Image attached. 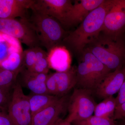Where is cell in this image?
I'll list each match as a JSON object with an SVG mask.
<instances>
[{
    "label": "cell",
    "mask_w": 125,
    "mask_h": 125,
    "mask_svg": "<svg viewBox=\"0 0 125 125\" xmlns=\"http://www.w3.org/2000/svg\"><path fill=\"white\" fill-rule=\"evenodd\" d=\"M114 1L105 0L87 16L74 31L65 37L63 42L74 51L82 54L100 35L105 16Z\"/></svg>",
    "instance_id": "cell-1"
},
{
    "label": "cell",
    "mask_w": 125,
    "mask_h": 125,
    "mask_svg": "<svg viewBox=\"0 0 125 125\" xmlns=\"http://www.w3.org/2000/svg\"><path fill=\"white\" fill-rule=\"evenodd\" d=\"M99 36L87 49L110 70L124 65L125 44L122 38L114 39L105 34Z\"/></svg>",
    "instance_id": "cell-2"
},
{
    "label": "cell",
    "mask_w": 125,
    "mask_h": 125,
    "mask_svg": "<svg viewBox=\"0 0 125 125\" xmlns=\"http://www.w3.org/2000/svg\"><path fill=\"white\" fill-rule=\"evenodd\" d=\"M82 54L76 68V85L80 88L96 90L111 72L87 49Z\"/></svg>",
    "instance_id": "cell-3"
},
{
    "label": "cell",
    "mask_w": 125,
    "mask_h": 125,
    "mask_svg": "<svg viewBox=\"0 0 125 125\" xmlns=\"http://www.w3.org/2000/svg\"><path fill=\"white\" fill-rule=\"evenodd\" d=\"M28 20L36 31L41 44L48 51L57 46L65 38V31L55 19L32 11Z\"/></svg>",
    "instance_id": "cell-4"
},
{
    "label": "cell",
    "mask_w": 125,
    "mask_h": 125,
    "mask_svg": "<svg viewBox=\"0 0 125 125\" xmlns=\"http://www.w3.org/2000/svg\"><path fill=\"white\" fill-rule=\"evenodd\" d=\"M28 19H0V32L16 39L29 48L38 47V37Z\"/></svg>",
    "instance_id": "cell-5"
},
{
    "label": "cell",
    "mask_w": 125,
    "mask_h": 125,
    "mask_svg": "<svg viewBox=\"0 0 125 125\" xmlns=\"http://www.w3.org/2000/svg\"><path fill=\"white\" fill-rule=\"evenodd\" d=\"M91 91L80 88L74 90L67 106L69 115L66 118L70 123L93 115L97 104L92 97Z\"/></svg>",
    "instance_id": "cell-6"
},
{
    "label": "cell",
    "mask_w": 125,
    "mask_h": 125,
    "mask_svg": "<svg viewBox=\"0 0 125 125\" xmlns=\"http://www.w3.org/2000/svg\"><path fill=\"white\" fill-rule=\"evenodd\" d=\"M7 113L14 125H31L32 116L28 96L24 93L18 81L13 87Z\"/></svg>",
    "instance_id": "cell-7"
},
{
    "label": "cell",
    "mask_w": 125,
    "mask_h": 125,
    "mask_svg": "<svg viewBox=\"0 0 125 125\" xmlns=\"http://www.w3.org/2000/svg\"><path fill=\"white\" fill-rule=\"evenodd\" d=\"M125 28V0H114L105 16L101 32L114 39L122 38Z\"/></svg>",
    "instance_id": "cell-8"
},
{
    "label": "cell",
    "mask_w": 125,
    "mask_h": 125,
    "mask_svg": "<svg viewBox=\"0 0 125 125\" xmlns=\"http://www.w3.org/2000/svg\"><path fill=\"white\" fill-rule=\"evenodd\" d=\"M67 96L61 97L57 101L32 117L31 125H55L68 106Z\"/></svg>",
    "instance_id": "cell-9"
},
{
    "label": "cell",
    "mask_w": 125,
    "mask_h": 125,
    "mask_svg": "<svg viewBox=\"0 0 125 125\" xmlns=\"http://www.w3.org/2000/svg\"><path fill=\"white\" fill-rule=\"evenodd\" d=\"M72 5L69 0H33L30 9L53 17L60 22Z\"/></svg>",
    "instance_id": "cell-10"
},
{
    "label": "cell",
    "mask_w": 125,
    "mask_h": 125,
    "mask_svg": "<svg viewBox=\"0 0 125 125\" xmlns=\"http://www.w3.org/2000/svg\"><path fill=\"white\" fill-rule=\"evenodd\" d=\"M105 0H81L75 2L60 22L67 26L81 23L93 10L98 7Z\"/></svg>",
    "instance_id": "cell-11"
},
{
    "label": "cell",
    "mask_w": 125,
    "mask_h": 125,
    "mask_svg": "<svg viewBox=\"0 0 125 125\" xmlns=\"http://www.w3.org/2000/svg\"><path fill=\"white\" fill-rule=\"evenodd\" d=\"M125 80L124 65L108 75L96 89L97 95L104 99L113 96L118 92Z\"/></svg>",
    "instance_id": "cell-12"
},
{
    "label": "cell",
    "mask_w": 125,
    "mask_h": 125,
    "mask_svg": "<svg viewBox=\"0 0 125 125\" xmlns=\"http://www.w3.org/2000/svg\"><path fill=\"white\" fill-rule=\"evenodd\" d=\"M33 0H0V19H28L27 10L31 9Z\"/></svg>",
    "instance_id": "cell-13"
},
{
    "label": "cell",
    "mask_w": 125,
    "mask_h": 125,
    "mask_svg": "<svg viewBox=\"0 0 125 125\" xmlns=\"http://www.w3.org/2000/svg\"><path fill=\"white\" fill-rule=\"evenodd\" d=\"M47 60L49 68L56 72L66 71L71 67L70 52L63 46L59 45L51 49L48 53Z\"/></svg>",
    "instance_id": "cell-14"
},
{
    "label": "cell",
    "mask_w": 125,
    "mask_h": 125,
    "mask_svg": "<svg viewBox=\"0 0 125 125\" xmlns=\"http://www.w3.org/2000/svg\"><path fill=\"white\" fill-rule=\"evenodd\" d=\"M20 74L24 85L34 94H48L46 85L48 74L38 73L24 69Z\"/></svg>",
    "instance_id": "cell-15"
},
{
    "label": "cell",
    "mask_w": 125,
    "mask_h": 125,
    "mask_svg": "<svg viewBox=\"0 0 125 125\" xmlns=\"http://www.w3.org/2000/svg\"><path fill=\"white\" fill-rule=\"evenodd\" d=\"M76 67H72L66 71L53 73L57 85V96H65L77 84Z\"/></svg>",
    "instance_id": "cell-16"
},
{
    "label": "cell",
    "mask_w": 125,
    "mask_h": 125,
    "mask_svg": "<svg viewBox=\"0 0 125 125\" xmlns=\"http://www.w3.org/2000/svg\"><path fill=\"white\" fill-rule=\"evenodd\" d=\"M23 52L20 42L0 32V65L15 52Z\"/></svg>",
    "instance_id": "cell-17"
},
{
    "label": "cell",
    "mask_w": 125,
    "mask_h": 125,
    "mask_svg": "<svg viewBox=\"0 0 125 125\" xmlns=\"http://www.w3.org/2000/svg\"><path fill=\"white\" fill-rule=\"evenodd\" d=\"M28 96L32 117L52 105L61 97L47 94L32 93Z\"/></svg>",
    "instance_id": "cell-18"
},
{
    "label": "cell",
    "mask_w": 125,
    "mask_h": 125,
    "mask_svg": "<svg viewBox=\"0 0 125 125\" xmlns=\"http://www.w3.org/2000/svg\"><path fill=\"white\" fill-rule=\"evenodd\" d=\"M116 107L115 98L113 96L108 97L96 105L94 112V115L113 119Z\"/></svg>",
    "instance_id": "cell-19"
},
{
    "label": "cell",
    "mask_w": 125,
    "mask_h": 125,
    "mask_svg": "<svg viewBox=\"0 0 125 125\" xmlns=\"http://www.w3.org/2000/svg\"><path fill=\"white\" fill-rule=\"evenodd\" d=\"M47 54L39 47H36V62L30 71L38 73L48 74L49 67Z\"/></svg>",
    "instance_id": "cell-20"
},
{
    "label": "cell",
    "mask_w": 125,
    "mask_h": 125,
    "mask_svg": "<svg viewBox=\"0 0 125 125\" xmlns=\"http://www.w3.org/2000/svg\"><path fill=\"white\" fill-rule=\"evenodd\" d=\"M21 71H10L0 66V88H13Z\"/></svg>",
    "instance_id": "cell-21"
},
{
    "label": "cell",
    "mask_w": 125,
    "mask_h": 125,
    "mask_svg": "<svg viewBox=\"0 0 125 125\" xmlns=\"http://www.w3.org/2000/svg\"><path fill=\"white\" fill-rule=\"evenodd\" d=\"M115 121L112 118L92 115L84 120L74 121L72 124L74 125H116Z\"/></svg>",
    "instance_id": "cell-22"
},
{
    "label": "cell",
    "mask_w": 125,
    "mask_h": 125,
    "mask_svg": "<svg viewBox=\"0 0 125 125\" xmlns=\"http://www.w3.org/2000/svg\"><path fill=\"white\" fill-rule=\"evenodd\" d=\"M36 47L30 48L23 51V65L27 69L30 71L36 62Z\"/></svg>",
    "instance_id": "cell-23"
},
{
    "label": "cell",
    "mask_w": 125,
    "mask_h": 125,
    "mask_svg": "<svg viewBox=\"0 0 125 125\" xmlns=\"http://www.w3.org/2000/svg\"><path fill=\"white\" fill-rule=\"evenodd\" d=\"M11 89L0 88V110L4 112L8 111L12 96Z\"/></svg>",
    "instance_id": "cell-24"
},
{
    "label": "cell",
    "mask_w": 125,
    "mask_h": 125,
    "mask_svg": "<svg viewBox=\"0 0 125 125\" xmlns=\"http://www.w3.org/2000/svg\"><path fill=\"white\" fill-rule=\"evenodd\" d=\"M46 85L49 94L57 96V85L53 73L48 75L46 81Z\"/></svg>",
    "instance_id": "cell-25"
},
{
    "label": "cell",
    "mask_w": 125,
    "mask_h": 125,
    "mask_svg": "<svg viewBox=\"0 0 125 125\" xmlns=\"http://www.w3.org/2000/svg\"><path fill=\"white\" fill-rule=\"evenodd\" d=\"M113 119L115 121L125 119V102L116 108Z\"/></svg>",
    "instance_id": "cell-26"
},
{
    "label": "cell",
    "mask_w": 125,
    "mask_h": 125,
    "mask_svg": "<svg viewBox=\"0 0 125 125\" xmlns=\"http://www.w3.org/2000/svg\"><path fill=\"white\" fill-rule=\"evenodd\" d=\"M118 92V95L115 98L116 107L125 102V80Z\"/></svg>",
    "instance_id": "cell-27"
},
{
    "label": "cell",
    "mask_w": 125,
    "mask_h": 125,
    "mask_svg": "<svg viewBox=\"0 0 125 125\" xmlns=\"http://www.w3.org/2000/svg\"><path fill=\"white\" fill-rule=\"evenodd\" d=\"M0 125H14L6 113L0 111Z\"/></svg>",
    "instance_id": "cell-28"
},
{
    "label": "cell",
    "mask_w": 125,
    "mask_h": 125,
    "mask_svg": "<svg viewBox=\"0 0 125 125\" xmlns=\"http://www.w3.org/2000/svg\"><path fill=\"white\" fill-rule=\"evenodd\" d=\"M55 125H72V123L67 120L66 118L64 120L60 119Z\"/></svg>",
    "instance_id": "cell-29"
},
{
    "label": "cell",
    "mask_w": 125,
    "mask_h": 125,
    "mask_svg": "<svg viewBox=\"0 0 125 125\" xmlns=\"http://www.w3.org/2000/svg\"><path fill=\"white\" fill-rule=\"evenodd\" d=\"M120 120H121L120 122L118 123V125H117L116 123V125H125V119Z\"/></svg>",
    "instance_id": "cell-30"
},
{
    "label": "cell",
    "mask_w": 125,
    "mask_h": 125,
    "mask_svg": "<svg viewBox=\"0 0 125 125\" xmlns=\"http://www.w3.org/2000/svg\"><path fill=\"white\" fill-rule=\"evenodd\" d=\"M122 38L125 44V30H124V32H123V35H122Z\"/></svg>",
    "instance_id": "cell-31"
},
{
    "label": "cell",
    "mask_w": 125,
    "mask_h": 125,
    "mask_svg": "<svg viewBox=\"0 0 125 125\" xmlns=\"http://www.w3.org/2000/svg\"><path fill=\"white\" fill-rule=\"evenodd\" d=\"M124 66H125V55H124Z\"/></svg>",
    "instance_id": "cell-32"
}]
</instances>
